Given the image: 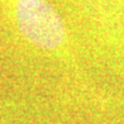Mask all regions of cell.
Masks as SVG:
<instances>
[{
	"mask_svg": "<svg viewBox=\"0 0 124 124\" xmlns=\"http://www.w3.org/2000/svg\"><path fill=\"white\" fill-rule=\"evenodd\" d=\"M14 19L20 34L44 51H57L66 42L61 16L46 0H13Z\"/></svg>",
	"mask_w": 124,
	"mask_h": 124,
	"instance_id": "6da1fadb",
	"label": "cell"
}]
</instances>
